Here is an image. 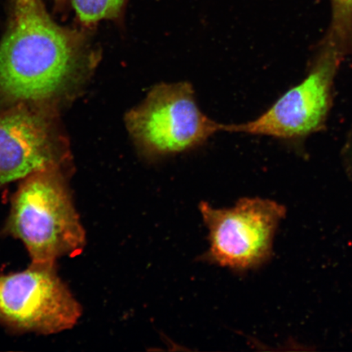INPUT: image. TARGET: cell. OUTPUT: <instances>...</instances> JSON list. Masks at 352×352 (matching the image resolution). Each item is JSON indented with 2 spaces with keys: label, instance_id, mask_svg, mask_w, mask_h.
<instances>
[{
  "label": "cell",
  "instance_id": "obj_1",
  "mask_svg": "<svg viewBox=\"0 0 352 352\" xmlns=\"http://www.w3.org/2000/svg\"><path fill=\"white\" fill-rule=\"evenodd\" d=\"M88 32L57 24L43 0H12L0 43V98L46 104L76 89L98 61Z\"/></svg>",
  "mask_w": 352,
  "mask_h": 352
},
{
  "label": "cell",
  "instance_id": "obj_2",
  "mask_svg": "<svg viewBox=\"0 0 352 352\" xmlns=\"http://www.w3.org/2000/svg\"><path fill=\"white\" fill-rule=\"evenodd\" d=\"M6 230L25 246L34 263L82 252L86 234L60 166L32 173L13 196Z\"/></svg>",
  "mask_w": 352,
  "mask_h": 352
},
{
  "label": "cell",
  "instance_id": "obj_3",
  "mask_svg": "<svg viewBox=\"0 0 352 352\" xmlns=\"http://www.w3.org/2000/svg\"><path fill=\"white\" fill-rule=\"evenodd\" d=\"M124 122L139 155L148 162L200 147L223 126L201 111L188 82L154 86L126 113Z\"/></svg>",
  "mask_w": 352,
  "mask_h": 352
},
{
  "label": "cell",
  "instance_id": "obj_4",
  "mask_svg": "<svg viewBox=\"0 0 352 352\" xmlns=\"http://www.w3.org/2000/svg\"><path fill=\"white\" fill-rule=\"evenodd\" d=\"M342 58L336 48L320 42L303 80L252 121L223 124V131L267 136L299 143L323 129L332 104L333 87Z\"/></svg>",
  "mask_w": 352,
  "mask_h": 352
},
{
  "label": "cell",
  "instance_id": "obj_5",
  "mask_svg": "<svg viewBox=\"0 0 352 352\" xmlns=\"http://www.w3.org/2000/svg\"><path fill=\"white\" fill-rule=\"evenodd\" d=\"M82 308L55 263H34L0 276V324L16 331L52 334L74 327Z\"/></svg>",
  "mask_w": 352,
  "mask_h": 352
},
{
  "label": "cell",
  "instance_id": "obj_6",
  "mask_svg": "<svg viewBox=\"0 0 352 352\" xmlns=\"http://www.w3.org/2000/svg\"><path fill=\"white\" fill-rule=\"evenodd\" d=\"M208 228L210 248L206 261L236 271L250 270L265 261L285 210L261 198H243L228 209L200 204Z\"/></svg>",
  "mask_w": 352,
  "mask_h": 352
},
{
  "label": "cell",
  "instance_id": "obj_7",
  "mask_svg": "<svg viewBox=\"0 0 352 352\" xmlns=\"http://www.w3.org/2000/svg\"><path fill=\"white\" fill-rule=\"evenodd\" d=\"M65 152L50 118L21 104L0 114V184L60 166Z\"/></svg>",
  "mask_w": 352,
  "mask_h": 352
},
{
  "label": "cell",
  "instance_id": "obj_8",
  "mask_svg": "<svg viewBox=\"0 0 352 352\" xmlns=\"http://www.w3.org/2000/svg\"><path fill=\"white\" fill-rule=\"evenodd\" d=\"M129 0H69L82 28L91 30L100 21H112L118 24L124 19Z\"/></svg>",
  "mask_w": 352,
  "mask_h": 352
},
{
  "label": "cell",
  "instance_id": "obj_9",
  "mask_svg": "<svg viewBox=\"0 0 352 352\" xmlns=\"http://www.w3.org/2000/svg\"><path fill=\"white\" fill-rule=\"evenodd\" d=\"M331 21L321 42L336 48L342 60L352 56V0H330Z\"/></svg>",
  "mask_w": 352,
  "mask_h": 352
},
{
  "label": "cell",
  "instance_id": "obj_10",
  "mask_svg": "<svg viewBox=\"0 0 352 352\" xmlns=\"http://www.w3.org/2000/svg\"><path fill=\"white\" fill-rule=\"evenodd\" d=\"M343 157L346 162L352 166V127L346 140L344 146L342 148Z\"/></svg>",
  "mask_w": 352,
  "mask_h": 352
},
{
  "label": "cell",
  "instance_id": "obj_11",
  "mask_svg": "<svg viewBox=\"0 0 352 352\" xmlns=\"http://www.w3.org/2000/svg\"><path fill=\"white\" fill-rule=\"evenodd\" d=\"M57 11H65L69 6V0H52Z\"/></svg>",
  "mask_w": 352,
  "mask_h": 352
}]
</instances>
